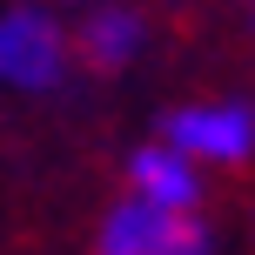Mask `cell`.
<instances>
[{
	"label": "cell",
	"instance_id": "1",
	"mask_svg": "<svg viewBox=\"0 0 255 255\" xmlns=\"http://www.w3.org/2000/svg\"><path fill=\"white\" fill-rule=\"evenodd\" d=\"M94 255H208V229H202V215H195V202L128 195L115 215H108Z\"/></svg>",
	"mask_w": 255,
	"mask_h": 255
},
{
	"label": "cell",
	"instance_id": "2",
	"mask_svg": "<svg viewBox=\"0 0 255 255\" xmlns=\"http://www.w3.org/2000/svg\"><path fill=\"white\" fill-rule=\"evenodd\" d=\"M134 195H154V202H195V168H188V154H181V141H175V154L148 148L134 161Z\"/></svg>",
	"mask_w": 255,
	"mask_h": 255
}]
</instances>
